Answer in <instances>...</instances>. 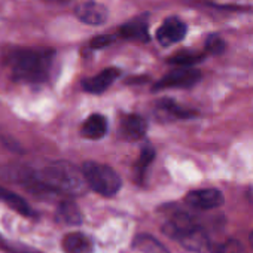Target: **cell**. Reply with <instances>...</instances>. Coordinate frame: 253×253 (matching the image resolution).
Returning a JSON list of instances; mask_svg holds the SVG:
<instances>
[{
  "label": "cell",
  "mask_w": 253,
  "mask_h": 253,
  "mask_svg": "<svg viewBox=\"0 0 253 253\" xmlns=\"http://www.w3.org/2000/svg\"><path fill=\"white\" fill-rule=\"evenodd\" d=\"M20 180H26L33 189L64 195H81L88 188L82 171L66 161H55L38 171L24 173Z\"/></svg>",
  "instance_id": "1"
},
{
  "label": "cell",
  "mask_w": 253,
  "mask_h": 253,
  "mask_svg": "<svg viewBox=\"0 0 253 253\" xmlns=\"http://www.w3.org/2000/svg\"><path fill=\"white\" fill-rule=\"evenodd\" d=\"M55 52L49 48L14 49L8 57L11 75L18 82L41 84L49 76Z\"/></svg>",
  "instance_id": "2"
},
{
  "label": "cell",
  "mask_w": 253,
  "mask_h": 253,
  "mask_svg": "<svg viewBox=\"0 0 253 253\" xmlns=\"http://www.w3.org/2000/svg\"><path fill=\"white\" fill-rule=\"evenodd\" d=\"M88 188L104 197H113L122 186L119 174L109 166L88 161L81 169Z\"/></svg>",
  "instance_id": "3"
},
{
  "label": "cell",
  "mask_w": 253,
  "mask_h": 253,
  "mask_svg": "<svg viewBox=\"0 0 253 253\" xmlns=\"http://www.w3.org/2000/svg\"><path fill=\"white\" fill-rule=\"evenodd\" d=\"M201 73L194 67H177L163 76L154 86L155 91L167 88H191L200 82Z\"/></svg>",
  "instance_id": "4"
},
{
  "label": "cell",
  "mask_w": 253,
  "mask_h": 253,
  "mask_svg": "<svg viewBox=\"0 0 253 253\" xmlns=\"http://www.w3.org/2000/svg\"><path fill=\"white\" fill-rule=\"evenodd\" d=\"M186 204H189L194 209L198 210H211L217 209L223 204L225 198L220 191L217 189H198V191H191L185 197Z\"/></svg>",
  "instance_id": "5"
},
{
  "label": "cell",
  "mask_w": 253,
  "mask_h": 253,
  "mask_svg": "<svg viewBox=\"0 0 253 253\" xmlns=\"http://www.w3.org/2000/svg\"><path fill=\"white\" fill-rule=\"evenodd\" d=\"M186 32H188L186 24L182 20L171 17V18H167L163 23V26L158 29L157 39L163 46H170L173 43L183 41V38L186 36Z\"/></svg>",
  "instance_id": "6"
},
{
  "label": "cell",
  "mask_w": 253,
  "mask_h": 253,
  "mask_svg": "<svg viewBox=\"0 0 253 253\" xmlns=\"http://www.w3.org/2000/svg\"><path fill=\"white\" fill-rule=\"evenodd\" d=\"M76 17L88 26H100L107 20V8L94 0L84 2L75 9Z\"/></svg>",
  "instance_id": "7"
},
{
  "label": "cell",
  "mask_w": 253,
  "mask_h": 253,
  "mask_svg": "<svg viewBox=\"0 0 253 253\" xmlns=\"http://www.w3.org/2000/svg\"><path fill=\"white\" fill-rule=\"evenodd\" d=\"M119 130L125 140L136 142V140H140L145 137L146 130H148V124L140 115L131 113V115H125L122 118Z\"/></svg>",
  "instance_id": "8"
},
{
  "label": "cell",
  "mask_w": 253,
  "mask_h": 253,
  "mask_svg": "<svg viewBox=\"0 0 253 253\" xmlns=\"http://www.w3.org/2000/svg\"><path fill=\"white\" fill-rule=\"evenodd\" d=\"M119 69H115V67H109V69H104L103 72H100L98 75L92 76V78H88L82 82V86L86 92L89 94H101L104 92L119 76Z\"/></svg>",
  "instance_id": "9"
},
{
  "label": "cell",
  "mask_w": 253,
  "mask_h": 253,
  "mask_svg": "<svg viewBox=\"0 0 253 253\" xmlns=\"http://www.w3.org/2000/svg\"><path fill=\"white\" fill-rule=\"evenodd\" d=\"M119 35L124 39H128V41L148 42L149 41V32H148L146 17H139V18H134L128 23H125L124 26H121Z\"/></svg>",
  "instance_id": "10"
},
{
  "label": "cell",
  "mask_w": 253,
  "mask_h": 253,
  "mask_svg": "<svg viewBox=\"0 0 253 253\" xmlns=\"http://www.w3.org/2000/svg\"><path fill=\"white\" fill-rule=\"evenodd\" d=\"M106 133H107V119L100 113H94L88 116L81 128V134L89 140H98L104 137Z\"/></svg>",
  "instance_id": "11"
},
{
  "label": "cell",
  "mask_w": 253,
  "mask_h": 253,
  "mask_svg": "<svg viewBox=\"0 0 253 253\" xmlns=\"http://www.w3.org/2000/svg\"><path fill=\"white\" fill-rule=\"evenodd\" d=\"M63 249L66 253H91V240L82 232H70L63 238Z\"/></svg>",
  "instance_id": "12"
},
{
  "label": "cell",
  "mask_w": 253,
  "mask_h": 253,
  "mask_svg": "<svg viewBox=\"0 0 253 253\" xmlns=\"http://www.w3.org/2000/svg\"><path fill=\"white\" fill-rule=\"evenodd\" d=\"M0 201L8 204L11 209H14L21 216H32L33 214V210L30 209V206L27 204V201L23 197H20L18 194L11 192L2 186H0Z\"/></svg>",
  "instance_id": "13"
},
{
  "label": "cell",
  "mask_w": 253,
  "mask_h": 253,
  "mask_svg": "<svg viewBox=\"0 0 253 253\" xmlns=\"http://www.w3.org/2000/svg\"><path fill=\"white\" fill-rule=\"evenodd\" d=\"M58 217L69 223V225H78L82 222V214L79 207L73 201H64L58 206Z\"/></svg>",
  "instance_id": "14"
},
{
  "label": "cell",
  "mask_w": 253,
  "mask_h": 253,
  "mask_svg": "<svg viewBox=\"0 0 253 253\" xmlns=\"http://www.w3.org/2000/svg\"><path fill=\"white\" fill-rule=\"evenodd\" d=\"M204 57H206V54H203V52H195V51L186 49V51H180V52L174 54L169 60V63L170 64H174L177 67H192L194 64L203 61Z\"/></svg>",
  "instance_id": "15"
},
{
  "label": "cell",
  "mask_w": 253,
  "mask_h": 253,
  "mask_svg": "<svg viewBox=\"0 0 253 253\" xmlns=\"http://www.w3.org/2000/svg\"><path fill=\"white\" fill-rule=\"evenodd\" d=\"M134 247L140 253H169L167 249L151 235H139L134 240Z\"/></svg>",
  "instance_id": "16"
},
{
  "label": "cell",
  "mask_w": 253,
  "mask_h": 253,
  "mask_svg": "<svg viewBox=\"0 0 253 253\" xmlns=\"http://www.w3.org/2000/svg\"><path fill=\"white\" fill-rule=\"evenodd\" d=\"M158 107H160V110L166 112L167 115H170V116H173V118H180V119L192 118V116L197 115V112L183 109V107H180L179 104H176L173 100H163V101L158 103Z\"/></svg>",
  "instance_id": "17"
},
{
  "label": "cell",
  "mask_w": 253,
  "mask_h": 253,
  "mask_svg": "<svg viewBox=\"0 0 253 253\" xmlns=\"http://www.w3.org/2000/svg\"><path fill=\"white\" fill-rule=\"evenodd\" d=\"M154 160H155V151H154L151 146L145 148V149L142 151L139 160H137L136 164H134V170L139 173V177H142V176L145 174L146 169L151 166V163H152Z\"/></svg>",
  "instance_id": "18"
},
{
  "label": "cell",
  "mask_w": 253,
  "mask_h": 253,
  "mask_svg": "<svg viewBox=\"0 0 253 253\" xmlns=\"http://www.w3.org/2000/svg\"><path fill=\"white\" fill-rule=\"evenodd\" d=\"M226 45L225 41L219 36V35H210L206 39V52L211 54V55H219L225 51Z\"/></svg>",
  "instance_id": "19"
},
{
  "label": "cell",
  "mask_w": 253,
  "mask_h": 253,
  "mask_svg": "<svg viewBox=\"0 0 253 253\" xmlns=\"http://www.w3.org/2000/svg\"><path fill=\"white\" fill-rule=\"evenodd\" d=\"M113 42V36H109V35H103V36H97L91 41V48L92 49H101V48H106L109 46L110 43Z\"/></svg>",
  "instance_id": "20"
},
{
  "label": "cell",
  "mask_w": 253,
  "mask_h": 253,
  "mask_svg": "<svg viewBox=\"0 0 253 253\" xmlns=\"http://www.w3.org/2000/svg\"><path fill=\"white\" fill-rule=\"evenodd\" d=\"M250 244H252V246H253V232H252V234H250Z\"/></svg>",
  "instance_id": "21"
}]
</instances>
